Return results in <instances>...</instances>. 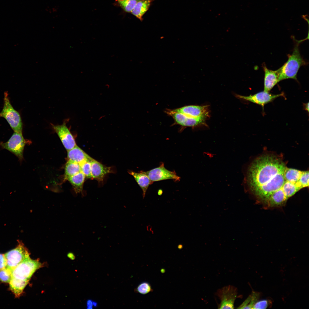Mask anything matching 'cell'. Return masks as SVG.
<instances>
[{
    "label": "cell",
    "instance_id": "ffe728a7",
    "mask_svg": "<svg viewBox=\"0 0 309 309\" xmlns=\"http://www.w3.org/2000/svg\"><path fill=\"white\" fill-rule=\"evenodd\" d=\"M29 282L11 278L9 283L10 288L17 297L19 296Z\"/></svg>",
    "mask_w": 309,
    "mask_h": 309
},
{
    "label": "cell",
    "instance_id": "8fae6325",
    "mask_svg": "<svg viewBox=\"0 0 309 309\" xmlns=\"http://www.w3.org/2000/svg\"><path fill=\"white\" fill-rule=\"evenodd\" d=\"M283 96V93L274 94L264 91L247 96H237L240 98L260 105L263 108L265 104L272 102L277 98Z\"/></svg>",
    "mask_w": 309,
    "mask_h": 309
},
{
    "label": "cell",
    "instance_id": "4316f807",
    "mask_svg": "<svg viewBox=\"0 0 309 309\" xmlns=\"http://www.w3.org/2000/svg\"><path fill=\"white\" fill-rule=\"evenodd\" d=\"M136 291L140 294H145L151 292L152 289L149 283L144 282L139 285L136 289Z\"/></svg>",
    "mask_w": 309,
    "mask_h": 309
},
{
    "label": "cell",
    "instance_id": "ac0fdd59",
    "mask_svg": "<svg viewBox=\"0 0 309 309\" xmlns=\"http://www.w3.org/2000/svg\"><path fill=\"white\" fill-rule=\"evenodd\" d=\"M152 0H140L138 1L131 13L141 21L142 16L148 10Z\"/></svg>",
    "mask_w": 309,
    "mask_h": 309
},
{
    "label": "cell",
    "instance_id": "7a4b0ae2",
    "mask_svg": "<svg viewBox=\"0 0 309 309\" xmlns=\"http://www.w3.org/2000/svg\"><path fill=\"white\" fill-rule=\"evenodd\" d=\"M304 40L300 41L295 39L296 44L291 54L288 55L287 62L277 70L279 82L288 79L297 80L298 72L300 67L306 64V63L300 54L299 45Z\"/></svg>",
    "mask_w": 309,
    "mask_h": 309
},
{
    "label": "cell",
    "instance_id": "7402d4cb",
    "mask_svg": "<svg viewBox=\"0 0 309 309\" xmlns=\"http://www.w3.org/2000/svg\"><path fill=\"white\" fill-rule=\"evenodd\" d=\"M303 171L286 167L284 172L286 180L294 183L299 181Z\"/></svg>",
    "mask_w": 309,
    "mask_h": 309
},
{
    "label": "cell",
    "instance_id": "1f68e13d",
    "mask_svg": "<svg viewBox=\"0 0 309 309\" xmlns=\"http://www.w3.org/2000/svg\"><path fill=\"white\" fill-rule=\"evenodd\" d=\"M163 193V191L161 190H159L158 191V194L159 195H161Z\"/></svg>",
    "mask_w": 309,
    "mask_h": 309
},
{
    "label": "cell",
    "instance_id": "5bb4252c",
    "mask_svg": "<svg viewBox=\"0 0 309 309\" xmlns=\"http://www.w3.org/2000/svg\"><path fill=\"white\" fill-rule=\"evenodd\" d=\"M264 72V90L269 92L278 82L279 75L277 70H273L268 69L265 65L263 66Z\"/></svg>",
    "mask_w": 309,
    "mask_h": 309
},
{
    "label": "cell",
    "instance_id": "30bf717a",
    "mask_svg": "<svg viewBox=\"0 0 309 309\" xmlns=\"http://www.w3.org/2000/svg\"><path fill=\"white\" fill-rule=\"evenodd\" d=\"M167 113L171 116L176 122L183 126L193 127L203 124L207 117L205 116L193 118L187 116L183 114L169 110Z\"/></svg>",
    "mask_w": 309,
    "mask_h": 309
},
{
    "label": "cell",
    "instance_id": "277c9868",
    "mask_svg": "<svg viewBox=\"0 0 309 309\" xmlns=\"http://www.w3.org/2000/svg\"><path fill=\"white\" fill-rule=\"evenodd\" d=\"M41 266L39 262L29 256L12 270L11 278L29 282L33 274Z\"/></svg>",
    "mask_w": 309,
    "mask_h": 309
},
{
    "label": "cell",
    "instance_id": "4fadbf2b",
    "mask_svg": "<svg viewBox=\"0 0 309 309\" xmlns=\"http://www.w3.org/2000/svg\"><path fill=\"white\" fill-rule=\"evenodd\" d=\"M91 162L92 179L102 181L107 174L112 172L111 167L105 166L93 158Z\"/></svg>",
    "mask_w": 309,
    "mask_h": 309
},
{
    "label": "cell",
    "instance_id": "4dcf8cb0",
    "mask_svg": "<svg viewBox=\"0 0 309 309\" xmlns=\"http://www.w3.org/2000/svg\"><path fill=\"white\" fill-rule=\"evenodd\" d=\"M303 106L304 110L308 112L309 111V102H308L307 103L304 104Z\"/></svg>",
    "mask_w": 309,
    "mask_h": 309
},
{
    "label": "cell",
    "instance_id": "ba28073f",
    "mask_svg": "<svg viewBox=\"0 0 309 309\" xmlns=\"http://www.w3.org/2000/svg\"><path fill=\"white\" fill-rule=\"evenodd\" d=\"M144 172L153 183L168 179H172L176 182L180 179V177L175 171L167 169L163 163H161L159 167Z\"/></svg>",
    "mask_w": 309,
    "mask_h": 309
},
{
    "label": "cell",
    "instance_id": "5b68a950",
    "mask_svg": "<svg viewBox=\"0 0 309 309\" xmlns=\"http://www.w3.org/2000/svg\"><path fill=\"white\" fill-rule=\"evenodd\" d=\"M26 142L22 133L14 132L7 142H1L0 145L3 148L15 154L21 161L23 158V152Z\"/></svg>",
    "mask_w": 309,
    "mask_h": 309
},
{
    "label": "cell",
    "instance_id": "7c38bea8",
    "mask_svg": "<svg viewBox=\"0 0 309 309\" xmlns=\"http://www.w3.org/2000/svg\"><path fill=\"white\" fill-rule=\"evenodd\" d=\"M174 111L187 116L197 118L201 116L208 117V106L189 105L173 110Z\"/></svg>",
    "mask_w": 309,
    "mask_h": 309
},
{
    "label": "cell",
    "instance_id": "f1b7e54d",
    "mask_svg": "<svg viewBox=\"0 0 309 309\" xmlns=\"http://www.w3.org/2000/svg\"><path fill=\"white\" fill-rule=\"evenodd\" d=\"M6 260L4 254H0V270L6 266Z\"/></svg>",
    "mask_w": 309,
    "mask_h": 309
},
{
    "label": "cell",
    "instance_id": "83f0119b",
    "mask_svg": "<svg viewBox=\"0 0 309 309\" xmlns=\"http://www.w3.org/2000/svg\"><path fill=\"white\" fill-rule=\"evenodd\" d=\"M268 302L266 300H262L256 302L254 304L253 309H265L268 306Z\"/></svg>",
    "mask_w": 309,
    "mask_h": 309
},
{
    "label": "cell",
    "instance_id": "d6a6232c",
    "mask_svg": "<svg viewBox=\"0 0 309 309\" xmlns=\"http://www.w3.org/2000/svg\"><path fill=\"white\" fill-rule=\"evenodd\" d=\"M183 245H179L178 246V247L179 249H181L183 248Z\"/></svg>",
    "mask_w": 309,
    "mask_h": 309
},
{
    "label": "cell",
    "instance_id": "d6986e66",
    "mask_svg": "<svg viewBox=\"0 0 309 309\" xmlns=\"http://www.w3.org/2000/svg\"><path fill=\"white\" fill-rule=\"evenodd\" d=\"M85 176L81 171L68 178L67 179L71 183L76 193L81 192L83 190Z\"/></svg>",
    "mask_w": 309,
    "mask_h": 309
},
{
    "label": "cell",
    "instance_id": "d4e9b609",
    "mask_svg": "<svg viewBox=\"0 0 309 309\" xmlns=\"http://www.w3.org/2000/svg\"><path fill=\"white\" fill-rule=\"evenodd\" d=\"M12 270L5 267L0 270V280L5 283H9L12 277Z\"/></svg>",
    "mask_w": 309,
    "mask_h": 309
},
{
    "label": "cell",
    "instance_id": "6da1fadb",
    "mask_svg": "<svg viewBox=\"0 0 309 309\" xmlns=\"http://www.w3.org/2000/svg\"><path fill=\"white\" fill-rule=\"evenodd\" d=\"M286 167L281 159L270 154L261 156L251 164L246 182L258 202L264 205L274 193L282 188Z\"/></svg>",
    "mask_w": 309,
    "mask_h": 309
},
{
    "label": "cell",
    "instance_id": "e0dca14e",
    "mask_svg": "<svg viewBox=\"0 0 309 309\" xmlns=\"http://www.w3.org/2000/svg\"><path fill=\"white\" fill-rule=\"evenodd\" d=\"M128 173L133 177L142 189L143 197L144 198L148 187L153 183L150 180L144 171H141L136 173L131 171H129Z\"/></svg>",
    "mask_w": 309,
    "mask_h": 309
},
{
    "label": "cell",
    "instance_id": "f546056e",
    "mask_svg": "<svg viewBox=\"0 0 309 309\" xmlns=\"http://www.w3.org/2000/svg\"><path fill=\"white\" fill-rule=\"evenodd\" d=\"M87 307L88 309L92 308L93 302L91 300H88L87 301Z\"/></svg>",
    "mask_w": 309,
    "mask_h": 309
},
{
    "label": "cell",
    "instance_id": "8992f818",
    "mask_svg": "<svg viewBox=\"0 0 309 309\" xmlns=\"http://www.w3.org/2000/svg\"><path fill=\"white\" fill-rule=\"evenodd\" d=\"M237 288L232 285L224 286L217 291L216 295L220 300L219 309H234V303L238 297Z\"/></svg>",
    "mask_w": 309,
    "mask_h": 309
},
{
    "label": "cell",
    "instance_id": "9a60e30c",
    "mask_svg": "<svg viewBox=\"0 0 309 309\" xmlns=\"http://www.w3.org/2000/svg\"><path fill=\"white\" fill-rule=\"evenodd\" d=\"M288 199L282 188L274 193L264 205L268 208L279 207L284 206Z\"/></svg>",
    "mask_w": 309,
    "mask_h": 309
},
{
    "label": "cell",
    "instance_id": "cb8c5ba5",
    "mask_svg": "<svg viewBox=\"0 0 309 309\" xmlns=\"http://www.w3.org/2000/svg\"><path fill=\"white\" fill-rule=\"evenodd\" d=\"M140 0H116L117 4L125 12L131 13L137 3Z\"/></svg>",
    "mask_w": 309,
    "mask_h": 309
},
{
    "label": "cell",
    "instance_id": "9c48e42d",
    "mask_svg": "<svg viewBox=\"0 0 309 309\" xmlns=\"http://www.w3.org/2000/svg\"><path fill=\"white\" fill-rule=\"evenodd\" d=\"M67 120L60 125L52 124V128L57 134L65 148L68 151L77 145L75 139L66 125Z\"/></svg>",
    "mask_w": 309,
    "mask_h": 309
},
{
    "label": "cell",
    "instance_id": "3957f363",
    "mask_svg": "<svg viewBox=\"0 0 309 309\" xmlns=\"http://www.w3.org/2000/svg\"><path fill=\"white\" fill-rule=\"evenodd\" d=\"M4 105L0 112V117L5 119L14 132L22 133L23 124L19 113L13 107L7 92L4 94Z\"/></svg>",
    "mask_w": 309,
    "mask_h": 309
},
{
    "label": "cell",
    "instance_id": "484cf974",
    "mask_svg": "<svg viewBox=\"0 0 309 309\" xmlns=\"http://www.w3.org/2000/svg\"><path fill=\"white\" fill-rule=\"evenodd\" d=\"M91 161H85L80 165L81 171L84 174L86 177L89 179H92Z\"/></svg>",
    "mask_w": 309,
    "mask_h": 309
},
{
    "label": "cell",
    "instance_id": "2e32d148",
    "mask_svg": "<svg viewBox=\"0 0 309 309\" xmlns=\"http://www.w3.org/2000/svg\"><path fill=\"white\" fill-rule=\"evenodd\" d=\"M67 152L69 160L77 163L80 165L84 162L91 161L92 159L77 145Z\"/></svg>",
    "mask_w": 309,
    "mask_h": 309
},
{
    "label": "cell",
    "instance_id": "44dd1931",
    "mask_svg": "<svg viewBox=\"0 0 309 309\" xmlns=\"http://www.w3.org/2000/svg\"><path fill=\"white\" fill-rule=\"evenodd\" d=\"M81 172L80 165L77 163L69 160L67 162L65 168V177L67 179L77 173Z\"/></svg>",
    "mask_w": 309,
    "mask_h": 309
},
{
    "label": "cell",
    "instance_id": "52a82bcc",
    "mask_svg": "<svg viewBox=\"0 0 309 309\" xmlns=\"http://www.w3.org/2000/svg\"><path fill=\"white\" fill-rule=\"evenodd\" d=\"M7 265L6 267L11 270L29 256L27 249L23 243L19 241L17 246L4 254Z\"/></svg>",
    "mask_w": 309,
    "mask_h": 309
},
{
    "label": "cell",
    "instance_id": "603a6c76",
    "mask_svg": "<svg viewBox=\"0 0 309 309\" xmlns=\"http://www.w3.org/2000/svg\"><path fill=\"white\" fill-rule=\"evenodd\" d=\"M259 293L253 292L237 308L238 309H253L259 297Z\"/></svg>",
    "mask_w": 309,
    "mask_h": 309
}]
</instances>
